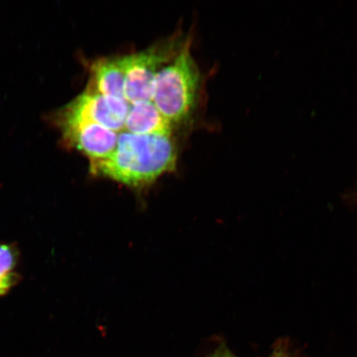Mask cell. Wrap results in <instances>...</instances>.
<instances>
[{"label": "cell", "instance_id": "cell-1", "mask_svg": "<svg viewBox=\"0 0 357 357\" xmlns=\"http://www.w3.org/2000/svg\"><path fill=\"white\" fill-rule=\"evenodd\" d=\"M177 149L172 136L119 132L117 146L107 158L89 162L93 176L108 178L142 191L176 171Z\"/></svg>", "mask_w": 357, "mask_h": 357}, {"label": "cell", "instance_id": "cell-2", "mask_svg": "<svg viewBox=\"0 0 357 357\" xmlns=\"http://www.w3.org/2000/svg\"><path fill=\"white\" fill-rule=\"evenodd\" d=\"M192 39H185L178 54L159 71L151 102L172 126L190 118L199 100L200 73L191 52Z\"/></svg>", "mask_w": 357, "mask_h": 357}, {"label": "cell", "instance_id": "cell-3", "mask_svg": "<svg viewBox=\"0 0 357 357\" xmlns=\"http://www.w3.org/2000/svg\"><path fill=\"white\" fill-rule=\"evenodd\" d=\"M184 41L181 34L176 33L144 50L121 56L125 73L124 96L129 104L151 101L159 71L178 54Z\"/></svg>", "mask_w": 357, "mask_h": 357}, {"label": "cell", "instance_id": "cell-4", "mask_svg": "<svg viewBox=\"0 0 357 357\" xmlns=\"http://www.w3.org/2000/svg\"><path fill=\"white\" fill-rule=\"evenodd\" d=\"M131 105L126 100L100 95L88 87L82 93L51 115L53 125L71 122H89L115 132L124 131Z\"/></svg>", "mask_w": 357, "mask_h": 357}, {"label": "cell", "instance_id": "cell-5", "mask_svg": "<svg viewBox=\"0 0 357 357\" xmlns=\"http://www.w3.org/2000/svg\"><path fill=\"white\" fill-rule=\"evenodd\" d=\"M61 134L66 146L83 153L89 160H101L109 156L117 146L119 134L89 122H71L54 125Z\"/></svg>", "mask_w": 357, "mask_h": 357}, {"label": "cell", "instance_id": "cell-6", "mask_svg": "<svg viewBox=\"0 0 357 357\" xmlns=\"http://www.w3.org/2000/svg\"><path fill=\"white\" fill-rule=\"evenodd\" d=\"M91 80L87 86L100 95L125 99V73L121 56L100 58L89 66Z\"/></svg>", "mask_w": 357, "mask_h": 357}, {"label": "cell", "instance_id": "cell-7", "mask_svg": "<svg viewBox=\"0 0 357 357\" xmlns=\"http://www.w3.org/2000/svg\"><path fill=\"white\" fill-rule=\"evenodd\" d=\"M172 129L151 101L131 105L124 124V131L137 135L172 136Z\"/></svg>", "mask_w": 357, "mask_h": 357}, {"label": "cell", "instance_id": "cell-8", "mask_svg": "<svg viewBox=\"0 0 357 357\" xmlns=\"http://www.w3.org/2000/svg\"><path fill=\"white\" fill-rule=\"evenodd\" d=\"M16 257L13 250L6 245H0V296L10 288L13 282V268Z\"/></svg>", "mask_w": 357, "mask_h": 357}, {"label": "cell", "instance_id": "cell-9", "mask_svg": "<svg viewBox=\"0 0 357 357\" xmlns=\"http://www.w3.org/2000/svg\"><path fill=\"white\" fill-rule=\"evenodd\" d=\"M206 357H238L231 354V351L225 345H221L215 351Z\"/></svg>", "mask_w": 357, "mask_h": 357}, {"label": "cell", "instance_id": "cell-10", "mask_svg": "<svg viewBox=\"0 0 357 357\" xmlns=\"http://www.w3.org/2000/svg\"><path fill=\"white\" fill-rule=\"evenodd\" d=\"M269 357H292V356H290L287 355V354H284V351H275L273 355H271Z\"/></svg>", "mask_w": 357, "mask_h": 357}]
</instances>
